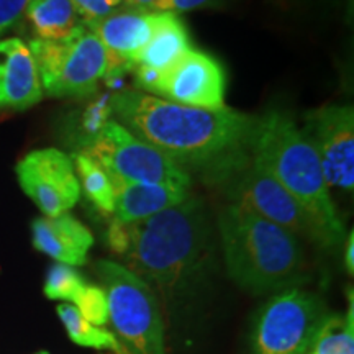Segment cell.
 I'll return each mask as SVG.
<instances>
[{
    "mask_svg": "<svg viewBox=\"0 0 354 354\" xmlns=\"http://www.w3.org/2000/svg\"><path fill=\"white\" fill-rule=\"evenodd\" d=\"M74 307L84 320L95 326H105L109 323V302L102 287L86 284L74 300Z\"/></svg>",
    "mask_w": 354,
    "mask_h": 354,
    "instance_id": "cb8c5ba5",
    "label": "cell"
},
{
    "mask_svg": "<svg viewBox=\"0 0 354 354\" xmlns=\"http://www.w3.org/2000/svg\"><path fill=\"white\" fill-rule=\"evenodd\" d=\"M28 48L41 88L50 97L95 95L99 81L107 73V51L87 26L63 41L35 38Z\"/></svg>",
    "mask_w": 354,
    "mask_h": 354,
    "instance_id": "8992f818",
    "label": "cell"
},
{
    "mask_svg": "<svg viewBox=\"0 0 354 354\" xmlns=\"http://www.w3.org/2000/svg\"><path fill=\"white\" fill-rule=\"evenodd\" d=\"M156 0H122V3L130 8V10H143L148 12V8L153 6Z\"/></svg>",
    "mask_w": 354,
    "mask_h": 354,
    "instance_id": "f1b7e54d",
    "label": "cell"
},
{
    "mask_svg": "<svg viewBox=\"0 0 354 354\" xmlns=\"http://www.w3.org/2000/svg\"><path fill=\"white\" fill-rule=\"evenodd\" d=\"M56 312L59 320L63 322L69 338L76 344H79V346L107 349V351H112L113 354H127L112 331L102 328V326H95L87 320H84L74 305L61 304Z\"/></svg>",
    "mask_w": 354,
    "mask_h": 354,
    "instance_id": "ffe728a7",
    "label": "cell"
},
{
    "mask_svg": "<svg viewBox=\"0 0 354 354\" xmlns=\"http://www.w3.org/2000/svg\"><path fill=\"white\" fill-rule=\"evenodd\" d=\"M115 192L113 218L122 223H136L159 212L179 205L190 194L187 189L161 184L112 183Z\"/></svg>",
    "mask_w": 354,
    "mask_h": 354,
    "instance_id": "2e32d148",
    "label": "cell"
},
{
    "mask_svg": "<svg viewBox=\"0 0 354 354\" xmlns=\"http://www.w3.org/2000/svg\"><path fill=\"white\" fill-rule=\"evenodd\" d=\"M326 315L325 304L313 292L300 287L277 292L256 313L253 354H307Z\"/></svg>",
    "mask_w": 354,
    "mask_h": 354,
    "instance_id": "52a82bcc",
    "label": "cell"
},
{
    "mask_svg": "<svg viewBox=\"0 0 354 354\" xmlns=\"http://www.w3.org/2000/svg\"><path fill=\"white\" fill-rule=\"evenodd\" d=\"M79 153L94 159L109 176L110 183L161 184L187 190L192 184L187 171L151 145L136 138L113 118L94 143Z\"/></svg>",
    "mask_w": 354,
    "mask_h": 354,
    "instance_id": "ba28073f",
    "label": "cell"
},
{
    "mask_svg": "<svg viewBox=\"0 0 354 354\" xmlns=\"http://www.w3.org/2000/svg\"><path fill=\"white\" fill-rule=\"evenodd\" d=\"M190 48V35L184 20L172 12H153V33L149 41L133 57V66H146L166 73Z\"/></svg>",
    "mask_w": 354,
    "mask_h": 354,
    "instance_id": "e0dca14e",
    "label": "cell"
},
{
    "mask_svg": "<svg viewBox=\"0 0 354 354\" xmlns=\"http://www.w3.org/2000/svg\"><path fill=\"white\" fill-rule=\"evenodd\" d=\"M32 241L39 253L73 268L86 264L88 251L94 246L88 228L69 214L35 220Z\"/></svg>",
    "mask_w": 354,
    "mask_h": 354,
    "instance_id": "5bb4252c",
    "label": "cell"
},
{
    "mask_svg": "<svg viewBox=\"0 0 354 354\" xmlns=\"http://www.w3.org/2000/svg\"><path fill=\"white\" fill-rule=\"evenodd\" d=\"M210 253V221L198 197L130 223L127 268L166 299H177L196 284Z\"/></svg>",
    "mask_w": 354,
    "mask_h": 354,
    "instance_id": "7a4b0ae2",
    "label": "cell"
},
{
    "mask_svg": "<svg viewBox=\"0 0 354 354\" xmlns=\"http://www.w3.org/2000/svg\"><path fill=\"white\" fill-rule=\"evenodd\" d=\"M20 187L44 216H59L76 205L81 197L73 159L55 148L28 153L17 165Z\"/></svg>",
    "mask_w": 354,
    "mask_h": 354,
    "instance_id": "30bf717a",
    "label": "cell"
},
{
    "mask_svg": "<svg viewBox=\"0 0 354 354\" xmlns=\"http://www.w3.org/2000/svg\"><path fill=\"white\" fill-rule=\"evenodd\" d=\"M86 281L73 266L53 264L44 281V295L51 300H69L74 302Z\"/></svg>",
    "mask_w": 354,
    "mask_h": 354,
    "instance_id": "603a6c76",
    "label": "cell"
},
{
    "mask_svg": "<svg viewBox=\"0 0 354 354\" xmlns=\"http://www.w3.org/2000/svg\"><path fill=\"white\" fill-rule=\"evenodd\" d=\"M105 238H107V245L113 253L125 256L128 245H130V223H122L113 218Z\"/></svg>",
    "mask_w": 354,
    "mask_h": 354,
    "instance_id": "484cf974",
    "label": "cell"
},
{
    "mask_svg": "<svg viewBox=\"0 0 354 354\" xmlns=\"http://www.w3.org/2000/svg\"><path fill=\"white\" fill-rule=\"evenodd\" d=\"M95 272L107 295L112 333L127 354H166L156 294L127 266L102 259Z\"/></svg>",
    "mask_w": 354,
    "mask_h": 354,
    "instance_id": "5b68a950",
    "label": "cell"
},
{
    "mask_svg": "<svg viewBox=\"0 0 354 354\" xmlns=\"http://www.w3.org/2000/svg\"><path fill=\"white\" fill-rule=\"evenodd\" d=\"M112 118V94L110 92H104L95 100L88 102L74 127V136L82 149L94 143V140Z\"/></svg>",
    "mask_w": 354,
    "mask_h": 354,
    "instance_id": "7402d4cb",
    "label": "cell"
},
{
    "mask_svg": "<svg viewBox=\"0 0 354 354\" xmlns=\"http://www.w3.org/2000/svg\"><path fill=\"white\" fill-rule=\"evenodd\" d=\"M30 0H0V35L21 19Z\"/></svg>",
    "mask_w": 354,
    "mask_h": 354,
    "instance_id": "4316f807",
    "label": "cell"
},
{
    "mask_svg": "<svg viewBox=\"0 0 354 354\" xmlns=\"http://www.w3.org/2000/svg\"><path fill=\"white\" fill-rule=\"evenodd\" d=\"M228 0H156L148 12H172L183 13L192 10H209V8H223Z\"/></svg>",
    "mask_w": 354,
    "mask_h": 354,
    "instance_id": "d4e9b609",
    "label": "cell"
},
{
    "mask_svg": "<svg viewBox=\"0 0 354 354\" xmlns=\"http://www.w3.org/2000/svg\"><path fill=\"white\" fill-rule=\"evenodd\" d=\"M230 202L240 205L299 238L312 241L308 221L287 190L268 172L250 162L225 180Z\"/></svg>",
    "mask_w": 354,
    "mask_h": 354,
    "instance_id": "8fae6325",
    "label": "cell"
},
{
    "mask_svg": "<svg viewBox=\"0 0 354 354\" xmlns=\"http://www.w3.org/2000/svg\"><path fill=\"white\" fill-rule=\"evenodd\" d=\"M112 117L184 171L225 183L251 159L258 117L230 107L203 110L123 88L112 94Z\"/></svg>",
    "mask_w": 354,
    "mask_h": 354,
    "instance_id": "6da1fadb",
    "label": "cell"
},
{
    "mask_svg": "<svg viewBox=\"0 0 354 354\" xmlns=\"http://www.w3.org/2000/svg\"><path fill=\"white\" fill-rule=\"evenodd\" d=\"M251 162L274 177L302 209L312 232V243L325 250H338L346 240L344 228L322 165L294 118L286 112L258 117Z\"/></svg>",
    "mask_w": 354,
    "mask_h": 354,
    "instance_id": "3957f363",
    "label": "cell"
},
{
    "mask_svg": "<svg viewBox=\"0 0 354 354\" xmlns=\"http://www.w3.org/2000/svg\"><path fill=\"white\" fill-rule=\"evenodd\" d=\"M344 268L349 274L354 272V232H349L344 240Z\"/></svg>",
    "mask_w": 354,
    "mask_h": 354,
    "instance_id": "83f0119b",
    "label": "cell"
},
{
    "mask_svg": "<svg viewBox=\"0 0 354 354\" xmlns=\"http://www.w3.org/2000/svg\"><path fill=\"white\" fill-rule=\"evenodd\" d=\"M41 97V82L28 44L20 38L0 39V112L26 110Z\"/></svg>",
    "mask_w": 354,
    "mask_h": 354,
    "instance_id": "4fadbf2b",
    "label": "cell"
},
{
    "mask_svg": "<svg viewBox=\"0 0 354 354\" xmlns=\"http://www.w3.org/2000/svg\"><path fill=\"white\" fill-rule=\"evenodd\" d=\"M35 354H50L48 351H38V353H35Z\"/></svg>",
    "mask_w": 354,
    "mask_h": 354,
    "instance_id": "f546056e",
    "label": "cell"
},
{
    "mask_svg": "<svg viewBox=\"0 0 354 354\" xmlns=\"http://www.w3.org/2000/svg\"><path fill=\"white\" fill-rule=\"evenodd\" d=\"M25 15L37 39L44 41H63L86 26L73 0H30Z\"/></svg>",
    "mask_w": 354,
    "mask_h": 354,
    "instance_id": "ac0fdd59",
    "label": "cell"
},
{
    "mask_svg": "<svg viewBox=\"0 0 354 354\" xmlns=\"http://www.w3.org/2000/svg\"><path fill=\"white\" fill-rule=\"evenodd\" d=\"M218 233L228 276L243 290L277 294L305 279L304 248L286 228L230 203L218 215Z\"/></svg>",
    "mask_w": 354,
    "mask_h": 354,
    "instance_id": "277c9868",
    "label": "cell"
},
{
    "mask_svg": "<svg viewBox=\"0 0 354 354\" xmlns=\"http://www.w3.org/2000/svg\"><path fill=\"white\" fill-rule=\"evenodd\" d=\"M109 55L131 64L133 57L146 46L153 33V12L117 10L100 21L88 25Z\"/></svg>",
    "mask_w": 354,
    "mask_h": 354,
    "instance_id": "9a60e30c",
    "label": "cell"
},
{
    "mask_svg": "<svg viewBox=\"0 0 354 354\" xmlns=\"http://www.w3.org/2000/svg\"><path fill=\"white\" fill-rule=\"evenodd\" d=\"M315 151L328 189H354V109L325 105L304 115L300 128Z\"/></svg>",
    "mask_w": 354,
    "mask_h": 354,
    "instance_id": "9c48e42d",
    "label": "cell"
},
{
    "mask_svg": "<svg viewBox=\"0 0 354 354\" xmlns=\"http://www.w3.org/2000/svg\"><path fill=\"white\" fill-rule=\"evenodd\" d=\"M74 169L77 171V180H81L79 185H82L86 197L95 209L104 215H113L115 192L105 171L84 153H76L74 156Z\"/></svg>",
    "mask_w": 354,
    "mask_h": 354,
    "instance_id": "44dd1931",
    "label": "cell"
},
{
    "mask_svg": "<svg viewBox=\"0 0 354 354\" xmlns=\"http://www.w3.org/2000/svg\"><path fill=\"white\" fill-rule=\"evenodd\" d=\"M307 354H354V297L351 289L346 315L328 313Z\"/></svg>",
    "mask_w": 354,
    "mask_h": 354,
    "instance_id": "d6986e66",
    "label": "cell"
},
{
    "mask_svg": "<svg viewBox=\"0 0 354 354\" xmlns=\"http://www.w3.org/2000/svg\"><path fill=\"white\" fill-rule=\"evenodd\" d=\"M227 74L214 56L189 50L174 66L162 73L154 97L185 107L220 110L225 105Z\"/></svg>",
    "mask_w": 354,
    "mask_h": 354,
    "instance_id": "7c38bea8",
    "label": "cell"
}]
</instances>
